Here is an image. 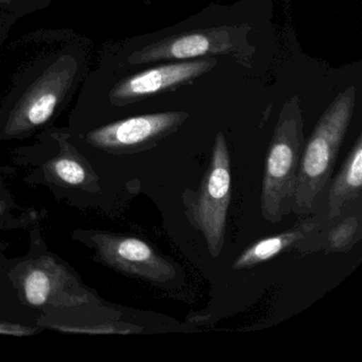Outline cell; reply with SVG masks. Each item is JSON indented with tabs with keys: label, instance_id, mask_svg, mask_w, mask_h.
I'll return each mask as SVG.
<instances>
[{
	"label": "cell",
	"instance_id": "1",
	"mask_svg": "<svg viewBox=\"0 0 362 362\" xmlns=\"http://www.w3.org/2000/svg\"><path fill=\"white\" fill-rule=\"evenodd\" d=\"M7 272L16 300L43 329L100 334L122 317V311L99 298L69 262L50 251L40 223L29 228L28 252L8 259Z\"/></svg>",
	"mask_w": 362,
	"mask_h": 362
},
{
	"label": "cell",
	"instance_id": "2",
	"mask_svg": "<svg viewBox=\"0 0 362 362\" xmlns=\"http://www.w3.org/2000/svg\"><path fill=\"white\" fill-rule=\"evenodd\" d=\"M90 41L71 29L24 63L0 100V144L33 139L69 109L90 69Z\"/></svg>",
	"mask_w": 362,
	"mask_h": 362
},
{
	"label": "cell",
	"instance_id": "3",
	"mask_svg": "<svg viewBox=\"0 0 362 362\" xmlns=\"http://www.w3.org/2000/svg\"><path fill=\"white\" fill-rule=\"evenodd\" d=\"M10 160L24 173L25 183L47 188L59 202L84 211L111 209V177L71 144L66 127L42 131L33 143L10 150Z\"/></svg>",
	"mask_w": 362,
	"mask_h": 362
},
{
	"label": "cell",
	"instance_id": "4",
	"mask_svg": "<svg viewBox=\"0 0 362 362\" xmlns=\"http://www.w3.org/2000/svg\"><path fill=\"white\" fill-rule=\"evenodd\" d=\"M188 117V112H160L127 115L80 130L66 129L71 144L107 177L119 160L153 149L177 132Z\"/></svg>",
	"mask_w": 362,
	"mask_h": 362
},
{
	"label": "cell",
	"instance_id": "5",
	"mask_svg": "<svg viewBox=\"0 0 362 362\" xmlns=\"http://www.w3.org/2000/svg\"><path fill=\"white\" fill-rule=\"evenodd\" d=\"M249 30L247 26L216 27L165 37L128 52L105 47L98 67L117 73L150 63L194 60L211 54H228L243 60L254 54L247 43Z\"/></svg>",
	"mask_w": 362,
	"mask_h": 362
},
{
	"label": "cell",
	"instance_id": "6",
	"mask_svg": "<svg viewBox=\"0 0 362 362\" xmlns=\"http://www.w3.org/2000/svg\"><path fill=\"white\" fill-rule=\"evenodd\" d=\"M355 105L356 88L349 86L330 103L305 143L292 196L300 213L313 211L315 199L327 185Z\"/></svg>",
	"mask_w": 362,
	"mask_h": 362
},
{
	"label": "cell",
	"instance_id": "7",
	"mask_svg": "<svg viewBox=\"0 0 362 362\" xmlns=\"http://www.w3.org/2000/svg\"><path fill=\"white\" fill-rule=\"evenodd\" d=\"M300 103L298 96L284 103L269 144L260 192V211L269 223L281 221L292 202L305 145Z\"/></svg>",
	"mask_w": 362,
	"mask_h": 362
},
{
	"label": "cell",
	"instance_id": "8",
	"mask_svg": "<svg viewBox=\"0 0 362 362\" xmlns=\"http://www.w3.org/2000/svg\"><path fill=\"white\" fill-rule=\"evenodd\" d=\"M71 239L88 247L95 262L128 276L153 285H163L177 277L175 264L137 237L79 228L71 232Z\"/></svg>",
	"mask_w": 362,
	"mask_h": 362
},
{
	"label": "cell",
	"instance_id": "9",
	"mask_svg": "<svg viewBox=\"0 0 362 362\" xmlns=\"http://www.w3.org/2000/svg\"><path fill=\"white\" fill-rule=\"evenodd\" d=\"M232 197V170L223 133L216 135L209 166L198 190L186 202V217L206 241L211 257L221 254L226 243V220Z\"/></svg>",
	"mask_w": 362,
	"mask_h": 362
},
{
	"label": "cell",
	"instance_id": "10",
	"mask_svg": "<svg viewBox=\"0 0 362 362\" xmlns=\"http://www.w3.org/2000/svg\"><path fill=\"white\" fill-rule=\"evenodd\" d=\"M361 187L362 136L359 135L330 185L328 194V219L334 220L339 218L344 204L360 197Z\"/></svg>",
	"mask_w": 362,
	"mask_h": 362
},
{
	"label": "cell",
	"instance_id": "11",
	"mask_svg": "<svg viewBox=\"0 0 362 362\" xmlns=\"http://www.w3.org/2000/svg\"><path fill=\"white\" fill-rule=\"evenodd\" d=\"M18 175V169L0 165V233L27 230L47 215V211L23 205L12 189V181Z\"/></svg>",
	"mask_w": 362,
	"mask_h": 362
},
{
	"label": "cell",
	"instance_id": "12",
	"mask_svg": "<svg viewBox=\"0 0 362 362\" xmlns=\"http://www.w3.org/2000/svg\"><path fill=\"white\" fill-rule=\"evenodd\" d=\"M313 228V224L304 222L286 232L279 233L274 236L267 237L252 243L235 260L233 269L243 270V269L253 268L257 264L269 262L275 256L279 255L281 252L286 251L298 241L302 240Z\"/></svg>",
	"mask_w": 362,
	"mask_h": 362
},
{
	"label": "cell",
	"instance_id": "13",
	"mask_svg": "<svg viewBox=\"0 0 362 362\" xmlns=\"http://www.w3.org/2000/svg\"><path fill=\"white\" fill-rule=\"evenodd\" d=\"M359 221L356 217H349L341 221L328 234V249L329 251H349L360 239Z\"/></svg>",
	"mask_w": 362,
	"mask_h": 362
},
{
	"label": "cell",
	"instance_id": "14",
	"mask_svg": "<svg viewBox=\"0 0 362 362\" xmlns=\"http://www.w3.org/2000/svg\"><path fill=\"white\" fill-rule=\"evenodd\" d=\"M52 0H0V11L26 16L47 9Z\"/></svg>",
	"mask_w": 362,
	"mask_h": 362
},
{
	"label": "cell",
	"instance_id": "15",
	"mask_svg": "<svg viewBox=\"0 0 362 362\" xmlns=\"http://www.w3.org/2000/svg\"><path fill=\"white\" fill-rule=\"evenodd\" d=\"M23 18L22 16L10 12L0 11V50L9 39L10 33L13 29L14 25Z\"/></svg>",
	"mask_w": 362,
	"mask_h": 362
}]
</instances>
